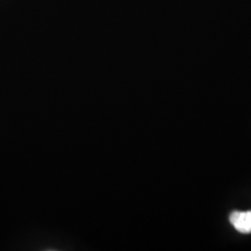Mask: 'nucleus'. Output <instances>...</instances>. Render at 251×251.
<instances>
[{"instance_id":"1","label":"nucleus","mask_w":251,"mask_h":251,"mask_svg":"<svg viewBox=\"0 0 251 251\" xmlns=\"http://www.w3.org/2000/svg\"><path fill=\"white\" fill-rule=\"evenodd\" d=\"M230 222L239 233H251V210L233 211L230 215Z\"/></svg>"}]
</instances>
